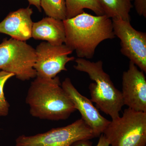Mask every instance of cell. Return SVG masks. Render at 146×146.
<instances>
[{
	"label": "cell",
	"mask_w": 146,
	"mask_h": 146,
	"mask_svg": "<svg viewBox=\"0 0 146 146\" xmlns=\"http://www.w3.org/2000/svg\"><path fill=\"white\" fill-rule=\"evenodd\" d=\"M95 138L93 131L82 119L63 127L53 128L33 136L21 135L16 146H71L82 140Z\"/></svg>",
	"instance_id": "obj_6"
},
{
	"label": "cell",
	"mask_w": 146,
	"mask_h": 146,
	"mask_svg": "<svg viewBox=\"0 0 146 146\" xmlns=\"http://www.w3.org/2000/svg\"><path fill=\"white\" fill-rule=\"evenodd\" d=\"M14 75L3 71H0V116H7L9 111V104L6 99L4 88L7 82Z\"/></svg>",
	"instance_id": "obj_16"
},
{
	"label": "cell",
	"mask_w": 146,
	"mask_h": 146,
	"mask_svg": "<svg viewBox=\"0 0 146 146\" xmlns=\"http://www.w3.org/2000/svg\"><path fill=\"white\" fill-rule=\"evenodd\" d=\"M61 86L72 102L76 110L81 114V119L93 131L95 137H99L110 123L100 114L91 100L81 95L67 78L61 84Z\"/></svg>",
	"instance_id": "obj_10"
},
{
	"label": "cell",
	"mask_w": 146,
	"mask_h": 146,
	"mask_svg": "<svg viewBox=\"0 0 146 146\" xmlns=\"http://www.w3.org/2000/svg\"><path fill=\"white\" fill-rule=\"evenodd\" d=\"M63 22L64 44L75 51L79 58L91 59L102 42L115 37L112 19L105 15L93 16L84 11Z\"/></svg>",
	"instance_id": "obj_1"
},
{
	"label": "cell",
	"mask_w": 146,
	"mask_h": 146,
	"mask_svg": "<svg viewBox=\"0 0 146 146\" xmlns=\"http://www.w3.org/2000/svg\"><path fill=\"white\" fill-rule=\"evenodd\" d=\"M35 50L25 41L5 38L0 44V70L12 73L21 81L35 78Z\"/></svg>",
	"instance_id": "obj_5"
},
{
	"label": "cell",
	"mask_w": 146,
	"mask_h": 146,
	"mask_svg": "<svg viewBox=\"0 0 146 146\" xmlns=\"http://www.w3.org/2000/svg\"><path fill=\"white\" fill-rule=\"evenodd\" d=\"M71 146H92V143L89 140H82L74 143ZM96 146H110L108 141L103 133L100 136L99 140Z\"/></svg>",
	"instance_id": "obj_17"
},
{
	"label": "cell",
	"mask_w": 146,
	"mask_h": 146,
	"mask_svg": "<svg viewBox=\"0 0 146 146\" xmlns=\"http://www.w3.org/2000/svg\"><path fill=\"white\" fill-rule=\"evenodd\" d=\"M113 31L121 41V52L143 71L146 72V33L138 31L130 21L112 19Z\"/></svg>",
	"instance_id": "obj_7"
},
{
	"label": "cell",
	"mask_w": 146,
	"mask_h": 146,
	"mask_svg": "<svg viewBox=\"0 0 146 146\" xmlns=\"http://www.w3.org/2000/svg\"><path fill=\"white\" fill-rule=\"evenodd\" d=\"M30 5H34L37 9L39 12L42 11V8L40 5V0H27Z\"/></svg>",
	"instance_id": "obj_19"
},
{
	"label": "cell",
	"mask_w": 146,
	"mask_h": 146,
	"mask_svg": "<svg viewBox=\"0 0 146 146\" xmlns=\"http://www.w3.org/2000/svg\"><path fill=\"white\" fill-rule=\"evenodd\" d=\"M32 37L36 40H45L52 45L64 44L65 31L63 21L46 17L33 23Z\"/></svg>",
	"instance_id": "obj_12"
},
{
	"label": "cell",
	"mask_w": 146,
	"mask_h": 146,
	"mask_svg": "<svg viewBox=\"0 0 146 146\" xmlns=\"http://www.w3.org/2000/svg\"><path fill=\"white\" fill-rule=\"evenodd\" d=\"M66 19L77 16L84 11L85 9H90L97 16L104 15L98 0H65Z\"/></svg>",
	"instance_id": "obj_14"
},
{
	"label": "cell",
	"mask_w": 146,
	"mask_h": 146,
	"mask_svg": "<svg viewBox=\"0 0 146 146\" xmlns=\"http://www.w3.org/2000/svg\"><path fill=\"white\" fill-rule=\"evenodd\" d=\"M33 11L30 7L10 12L0 23V33L20 41L25 42L30 39L33 24Z\"/></svg>",
	"instance_id": "obj_11"
},
{
	"label": "cell",
	"mask_w": 146,
	"mask_h": 146,
	"mask_svg": "<svg viewBox=\"0 0 146 146\" xmlns=\"http://www.w3.org/2000/svg\"><path fill=\"white\" fill-rule=\"evenodd\" d=\"M135 9L140 16L146 17V0H134Z\"/></svg>",
	"instance_id": "obj_18"
},
{
	"label": "cell",
	"mask_w": 146,
	"mask_h": 146,
	"mask_svg": "<svg viewBox=\"0 0 146 146\" xmlns=\"http://www.w3.org/2000/svg\"><path fill=\"white\" fill-rule=\"evenodd\" d=\"M143 71L130 61L127 70L122 76L124 105L138 112H146V79Z\"/></svg>",
	"instance_id": "obj_9"
},
{
	"label": "cell",
	"mask_w": 146,
	"mask_h": 146,
	"mask_svg": "<svg viewBox=\"0 0 146 146\" xmlns=\"http://www.w3.org/2000/svg\"><path fill=\"white\" fill-rule=\"evenodd\" d=\"M74 68L86 73L95 82L89 84L91 100L112 120L120 117L124 105L121 91L114 85L108 74L103 69L102 60L91 62L85 58H76Z\"/></svg>",
	"instance_id": "obj_3"
},
{
	"label": "cell",
	"mask_w": 146,
	"mask_h": 146,
	"mask_svg": "<svg viewBox=\"0 0 146 146\" xmlns=\"http://www.w3.org/2000/svg\"><path fill=\"white\" fill-rule=\"evenodd\" d=\"M26 102L33 117L51 121L68 119L76 110L61 86L58 76H36L29 88Z\"/></svg>",
	"instance_id": "obj_2"
},
{
	"label": "cell",
	"mask_w": 146,
	"mask_h": 146,
	"mask_svg": "<svg viewBox=\"0 0 146 146\" xmlns=\"http://www.w3.org/2000/svg\"><path fill=\"white\" fill-rule=\"evenodd\" d=\"M110 146H146V112L127 108L103 133Z\"/></svg>",
	"instance_id": "obj_4"
},
{
	"label": "cell",
	"mask_w": 146,
	"mask_h": 146,
	"mask_svg": "<svg viewBox=\"0 0 146 146\" xmlns=\"http://www.w3.org/2000/svg\"><path fill=\"white\" fill-rule=\"evenodd\" d=\"M133 0H98L104 15L112 19L130 21Z\"/></svg>",
	"instance_id": "obj_13"
},
{
	"label": "cell",
	"mask_w": 146,
	"mask_h": 146,
	"mask_svg": "<svg viewBox=\"0 0 146 146\" xmlns=\"http://www.w3.org/2000/svg\"><path fill=\"white\" fill-rule=\"evenodd\" d=\"M40 2L48 17L61 21L66 19L65 0H40Z\"/></svg>",
	"instance_id": "obj_15"
},
{
	"label": "cell",
	"mask_w": 146,
	"mask_h": 146,
	"mask_svg": "<svg viewBox=\"0 0 146 146\" xmlns=\"http://www.w3.org/2000/svg\"><path fill=\"white\" fill-rule=\"evenodd\" d=\"M36 59L34 69L36 76L52 78L63 71H67L66 64L75 59L68 56L73 51L65 44H51L43 42L36 47Z\"/></svg>",
	"instance_id": "obj_8"
}]
</instances>
